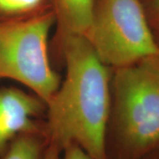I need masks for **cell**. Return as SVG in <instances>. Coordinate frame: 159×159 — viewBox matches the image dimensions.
Segmentation results:
<instances>
[{
    "label": "cell",
    "instance_id": "10",
    "mask_svg": "<svg viewBox=\"0 0 159 159\" xmlns=\"http://www.w3.org/2000/svg\"><path fill=\"white\" fill-rule=\"evenodd\" d=\"M143 6L149 22L159 21V0H147L146 5L143 4Z\"/></svg>",
    "mask_w": 159,
    "mask_h": 159
},
{
    "label": "cell",
    "instance_id": "11",
    "mask_svg": "<svg viewBox=\"0 0 159 159\" xmlns=\"http://www.w3.org/2000/svg\"><path fill=\"white\" fill-rule=\"evenodd\" d=\"M61 156H62V150L56 146L49 143L43 159H61Z\"/></svg>",
    "mask_w": 159,
    "mask_h": 159
},
{
    "label": "cell",
    "instance_id": "4",
    "mask_svg": "<svg viewBox=\"0 0 159 159\" xmlns=\"http://www.w3.org/2000/svg\"><path fill=\"white\" fill-rule=\"evenodd\" d=\"M54 26V11L28 20L0 23V80L22 84L46 104L62 80L50 51Z\"/></svg>",
    "mask_w": 159,
    "mask_h": 159
},
{
    "label": "cell",
    "instance_id": "8",
    "mask_svg": "<svg viewBox=\"0 0 159 159\" xmlns=\"http://www.w3.org/2000/svg\"><path fill=\"white\" fill-rule=\"evenodd\" d=\"M49 145L44 132H28L18 135L10 143L1 159H43Z\"/></svg>",
    "mask_w": 159,
    "mask_h": 159
},
{
    "label": "cell",
    "instance_id": "6",
    "mask_svg": "<svg viewBox=\"0 0 159 159\" xmlns=\"http://www.w3.org/2000/svg\"><path fill=\"white\" fill-rule=\"evenodd\" d=\"M96 0H53L55 34L51 41L52 58L60 65V53L66 38L85 35L89 29Z\"/></svg>",
    "mask_w": 159,
    "mask_h": 159
},
{
    "label": "cell",
    "instance_id": "1",
    "mask_svg": "<svg viewBox=\"0 0 159 159\" xmlns=\"http://www.w3.org/2000/svg\"><path fill=\"white\" fill-rule=\"evenodd\" d=\"M61 65L66 77L47 103L49 143L61 150L75 143L95 159H106L111 69L98 58L84 35L66 39Z\"/></svg>",
    "mask_w": 159,
    "mask_h": 159
},
{
    "label": "cell",
    "instance_id": "12",
    "mask_svg": "<svg viewBox=\"0 0 159 159\" xmlns=\"http://www.w3.org/2000/svg\"><path fill=\"white\" fill-rule=\"evenodd\" d=\"M142 159H159V148L152 151L151 153L148 154Z\"/></svg>",
    "mask_w": 159,
    "mask_h": 159
},
{
    "label": "cell",
    "instance_id": "14",
    "mask_svg": "<svg viewBox=\"0 0 159 159\" xmlns=\"http://www.w3.org/2000/svg\"><path fill=\"white\" fill-rule=\"evenodd\" d=\"M151 27H159V21H153V22H150Z\"/></svg>",
    "mask_w": 159,
    "mask_h": 159
},
{
    "label": "cell",
    "instance_id": "3",
    "mask_svg": "<svg viewBox=\"0 0 159 159\" xmlns=\"http://www.w3.org/2000/svg\"><path fill=\"white\" fill-rule=\"evenodd\" d=\"M84 36L111 69L159 57V44L141 0H96Z\"/></svg>",
    "mask_w": 159,
    "mask_h": 159
},
{
    "label": "cell",
    "instance_id": "7",
    "mask_svg": "<svg viewBox=\"0 0 159 159\" xmlns=\"http://www.w3.org/2000/svg\"><path fill=\"white\" fill-rule=\"evenodd\" d=\"M53 11V0H0V23L32 20Z\"/></svg>",
    "mask_w": 159,
    "mask_h": 159
},
{
    "label": "cell",
    "instance_id": "2",
    "mask_svg": "<svg viewBox=\"0 0 159 159\" xmlns=\"http://www.w3.org/2000/svg\"><path fill=\"white\" fill-rule=\"evenodd\" d=\"M106 159H142L159 148V57L111 69Z\"/></svg>",
    "mask_w": 159,
    "mask_h": 159
},
{
    "label": "cell",
    "instance_id": "9",
    "mask_svg": "<svg viewBox=\"0 0 159 159\" xmlns=\"http://www.w3.org/2000/svg\"><path fill=\"white\" fill-rule=\"evenodd\" d=\"M61 159H95L75 143L66 146L62 150Z\"/></svg>",
    "mask_w": 159,
    "mask_h": 159
},
{
    "label": "cell",
    "instance_id": "13",
    "mask_svg": "<svg viewBox=\"0 0 159 159\" xmlns=\"http://www.w3.org/2000/svg\"><path fill=\"white\" fill-rule=\"evenodd\" d=\"M155 29H156V33L154 32V34H155V36H156V38H157V43H158L159 44V27H154Z\"/></svg>",
    "mask_w": 159,
    "mask_h": 159
},
{
    "label": "cell",
    "instance_id": "5",
    "mask_svg": "<svg viewBox=\"0 0 159 159\" xmlns=\"http://www.w3.org/2000/svg\"><path fill=\"white\" fill-rule=\"evenodd\" d=\"M46 112V102L34 93L14 87H0V159L20 134H47Z\"/></svg>",
    "mask_w": 159,
    "mask_h": 159
}]
</instances>
